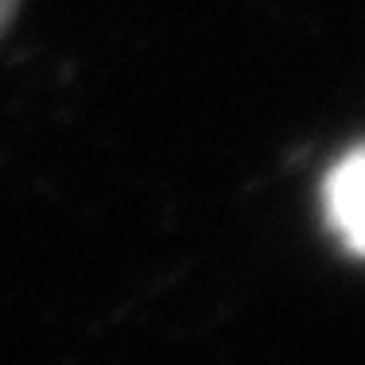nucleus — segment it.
Returning a JSON list of instances; mask_svg holds the SVG:
<instances>
[{"instance_id":"f257e3e1","label":"nucleus","mask_w":365,"mask_h":365,"mask_svg":"<svg viewBox=\"0 0 365 365\" xmlns=\"http://www.w3.org/2000/svg\"><path fill=\"white\" fill-rule=\"evenodd\" d=\"M323 214L350 257L365 260V144L346 152L323 179Z\"/></svg>"},{"instance_id":"f03ea898","label":"nucleus","mask_w":365,"mask_h":365,"mask_svg":"<svg viewBox=\"0 0 365 365\" xmlns=\"http://www.w3.org/2000/svg\"><path fill=\"white\" fill-rule=\"evenodd\" d=\"M12 12H16V0H0V31L8 28V20H12Z\"/></svg>"}]
</instances>
